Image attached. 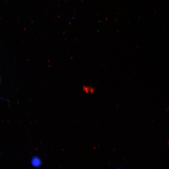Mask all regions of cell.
Listing matches in <instances>:
<instances>
[{"mask_svg":"<svg viewBox=\"0 0 169 169\" xmlns=\"http://www.w3.org/2000/svg\"><path fill=\"white\" fill-rule=\"evenodd\" d=\"M83 90L84 91L87 93L92 94L95 91V89L92 87L84 85L82 87Z\"/></svg>","mask_w":169,"mask_h":169,"instance_id":"cell-2","label":"cell"},{"mask_svg":"<svg viewBox=\"0 0 169 169\" xmlns=\"http://www.w3.org/2000/svg\"><path fill=\"white\" fill-rule=\"evenodd\" d=\"M31 163L33 166L38 167L41 166L42 162L39 157L37 156H34L31 159Z\"/></svg>","mask_w":169,"mask_h":169,"instance_id":"cell-1","label":"cell"}]
</instances>
